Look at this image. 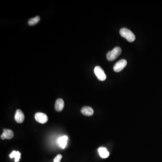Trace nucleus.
Returning a JSON list of instances; mask_svg holds the SVG:
<instances>
[{
    "label": "nucleus",
    "instance_id": "6",
    "mask_svg": "<svg viewBox=\"0 0 162 162\" xmlns=\"http://www.w3.org/2000/svg\"><path fill=\"white\" fill-rule=\"evenodd\" d=\"M14 132L8 129H4L3 130V133L1 135V138L2 140L12 139L14 137Z\"/></svg>",
    "mask_w": 162,
    "mask_h": 162
},
{
    "label": "nucleus",
    "instance_id": "11",
    "mask_svg": "<svg viewBox=\"0 0 162 162\" xmlns=\"http://www.w3.org/2000/svg\"><path fill=\"white\" fill-rule=\"evenodd\" d=\"M98 152L100 156L102 158H104V159L108 158L110 155V153L108 152V150L104 147H101L99 148L98 149Z\"/></svg>",
    "mask_w": 162,
    "mask_h": 162
},
{
    "label": "nucleus",
    "instance_id": "2",
    "mask_svg": "<svg viewBox=\"0 0 162 162\" xmlns=\"http://www.w3.org/2000/svg\"><path fill=\"white\" fill-rule=\"evenodd\" d=\"M122 52V50L119 47H116L111 51L108 52L106 57L109 61H113L118 57Z\"/></svg>",
    "mask_w": 162,
    "mask_h": 162
},
{
    "label": "nucleus",
    "instance_id": "5",
    "mask_svg": "<svg viewBox=\"0 0 162 162\" xmlns=\"http://www.w3.org/2000/svg\"><path fill=\"white\" fill-rule=\"evenodd\" d=\"M35 118L36 121L39 123L42 124H44L46 123L48 121V117L46 114L44 113H36L35 115Z\"/></svg>",
    "mask_w": 162,
    "mask_h": 162
},
{
    "label": "nucleus",
    "instance_id": "13",
    "mask_svg": "<svg viewBox=\"0 0 162 162\" xmlns=\"http://www.w3.org/2000/svg\"><path fill=\"white\" fill-rule=\"evenodd\" d=\"M40 20V17L39 16H37L35 18H33L30 19L28 21V24L29 25L33 26L36 25L39 22Z\"/></svg>",
    "mask_w": 162,
    "mask_h": 162
},
{
    "label": "nucleus",
    "instance_id": "1",
    "mask_svg": "<svg viewBox=\"0 0 162 162\" xmlns=\"http://www.w3.org/2000/svg\"><path fill=\"white\" fill-rule=\"evenodd\" d=\"M120 34L129 42H133L135 39L134 34L130 30L127 28H122L120 30Z\"/></svg>",
    "mask_w": 162,
    "mask_h": 162
},
{
    "label": "nucleus",
    "instance_id": "9",
    "mask_svg": "<svg viewBox=\"0 0 162 162\" xmlns=\"http://www.w3.org/2000/svg\"><path fill=\"white\" fill-rule=\"evenodd\" d=\"M65 106V103L62 99H58L56 100L55 104V109L58 112L62 111Z\"/></svg>",
    "mask_w": 162,
    "mask_h": 162
},
{
    "label": "nucleus",
    "instance_id": "7",
    "mask_svg": "<svg viewBox=\"0 0 162 162\" xmlns=\"http://www.w3.org/2000/svg\"><path fill=\"white\" fill-rule=\"evenodd\" d=\"M14 118L18 123H22L24 122L25 118V115L22 111L20 110H17Z\"/></svg>",
    "mask_w": 162,
    "mask_h": 162
},
{
    "label": "nucleus",
    "instance_id": "3",
    "mask_svg": "<svg viewBox=\"0 0 162 162\" xmlns=\"http://www.w3.org/2000/svg\"><path fill=\"white\" fill-rule=\"evenodd\" d=\"M94 72L99 80L101 81H104L106 80V75L104 72V70L100 66H96L94 69Z\"/></svg>",
    "mask_w": 162,
    "mask_h": 162
},
{
    "label": "nucleus",
    "instance_id": "4",
    "mask_svg": "<svg viewBox=\"0 0 162 162\" xmlns=\"http://www.w3.org/2000/svg\"><path fill=\"white\" fill-rule=\"evenodd\" d=\"M127 65V61L124 59L120 60L116 63L114 66V71L116 72H119L122 71Z\"/></svg>",
    "mask_w": 162,
    "mask_h": 162
},
{
    "label": "nucleus",
    "instance_id": "14",
    "mask_svg": "<svg viewBox=\"0 0 162 162\" xmlns=\"http://www.w3.org/2000/svg\"><path fill=\"white\" fill-rule=\"evenodd\" d=\"M62 158V156L61 155H58L54 159V162H61V159Z\"/></svg>",
    "mask_w": 162,
    "mask_h": 162
},
{
    "label": "nucleus",
    "instance_id": "12",
    "mask_svg": "<svg viewBox=\"0 0 162 162\" xmlns=\"http://www.w3.org/2000/svg\"><path fill=\"white\" fill-rule=\"evenodd\" d=\"M10 157L11 159L14 158L15 159V162H18L20 159L21 153L19 151H13L11 154L10 155Z\"/></svg>",
    "mask_w": 162,
    "mask_h": 162
},
{
    "label": "nucleus",
    "instance_id": "10",
    "mask_svg": "<svg viewBox=\"0 0 162 162\" xmlns=\"http://www.w3.org/2000/svg\"><path fill=\"white\" fill-rule=\"evenodd\" d=\"M68 140V137L66 135H64L59 138L58 141L59 144L62 149H65V147L67 145Z\"/></svg>",
    "mask_w": 162,
    "mask_h": 162
},
{
    "label": "nucleus",
    "instance_id": "8",
    "mask_svg": "<svg viewBox=\"0 0 162 162\" xmlns=\"http://www.w3.org/2000/svg\"><path fill=\"white\" fill-rule=\"evenodd\" d=\"M81 113L85 116H91L94 114V110L93 108L89 106L83 107L81 109Z\"/></svg>",
    "mask_w": 162,
    "mask_h": 162
}]
</instances>
